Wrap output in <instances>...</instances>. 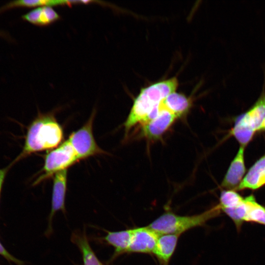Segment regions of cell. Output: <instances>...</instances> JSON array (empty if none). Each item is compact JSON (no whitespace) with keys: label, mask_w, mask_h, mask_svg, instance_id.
<instances>
[{"label":"cell","mask_w":265,"mask_h":265,"mask_svg":"<svg viewBox=\"0 0 265 265\" xmlns=\"http://www.w3.org/2000/svg\"><path fill=\"white\" fill-rule=\"evenodd\" d=\"M63 130L53 113H41L30 123L22 150L12 161L14 165L32 154L54 149L63 139Z\"/></svg>","instance_id":"obj_1"},{"label":"cell","mask_w":265,"mask_h":265,"mask_svg":"<svg viewBox=\"0 0 265 265\" xmlns=\"http://www.w3.org/2000/svg\"><path fill=\"white\" fill-rule=\"evenodd\" d=\"M179 85L176 77L162 80L142 88L134 98L129 114L124 123L125 137L135 126L142 124L151 112Z\"/></svg>","instance_id":"obj_2"},{"label":"cell","mask_w":265,"mask_h":265,"mask_svg":"<svg viewBox=\"0 0 265 265\" xmlns=\"http://www.w3.org/2000/svg\"><path fill=\"white\" fill-rule=\"evenodd\" d=\"M221 212L216 205L198 214L180 215L166 211L150 223L148 226L159 235L175 234L181 236L192 229L205 225L210 220Z\"/></svg>","instance_id":"obj_3"},{"label":"cell","mask_w":265,"mask_h":265,"mask_svg":"<svg viewBox=\"0 0 265 265\" xmlns=\"http://www.w3.org/2000/svg\"><path fill=\"white\" fill-rule=\"evenodd\" d=\"M79 160L76 151L67 139L46 155L41 170L43 173L35 181L33 185L53 176L59 171L67 169Z\"/></svg>","instance_id":"obj_4"},{"label":"cell","mask_w":265,"mask_h":265,"mask_svg":"<svg viewBox=\"0 0 265 265\" xmlns=\"http://www.w3.org/2000/svg\"><path fill=\"white\" fill-rule=\"evenodd\" d=\"M95 115L96 110L94 109L86 123L67 139L80 160L106 153L98 146L93 135V123Z\"/></svg>","instance_id":"obj_5"},{"label":"cell","mask_w":265,"mask_h":265,"mask_svg":"<svg viewBox=\"0 0 265 265\" xmlns=\"http://www.w3.org/2000/svg\"><path fill=\"white\" fill-rule=\"evenodd\" d=\"M161 102L162 109L154 119L141 125L140 134L150 140H158L171 127L176 119L175 114L166 109Z\"/></svg>","instance_id":"obj_6"},{"label":"cell","mask_w":265,"mask_h":265,"mask_svg":"<svg viewBox=\"0 0 265 265\" xmlns=\"http://www.w3.org/2000/svg\"><path fill=\"white\" fill-rule=\"evenodd\" d=\"M67 183V169L59 171L53 175L51 210L49 216L46 236L53 231L52 222L55 213L58 211L66 212L65 200Z\"/></svg>","instance_id":"obj_7"},{"label":"cell","mask_w":265,"mask_h":265,"mask_svg":"<svg viewBox=\"0 0 265 265\" xmlns=\"http://www.w3.org/2000/svg\"><path fill=\"white\" fill-rule=\"evenodd\" d=\"M133 229L132 241L127 253L153 254L159 234L148 226Z\"/></svg>","instance_id":"obj_8"},{"label":"cell","mask_w":265,"mask_h":265,"mask_svg":"<svg viewBox=\"0 0 265 265\" xmlns=\"http://www.w3.org/2000/svg\"><path fill=\"white\" fill-rule=\"evenodd\" d=\"M263 90L253 105L245 112L239 115L235 121L251 129L255 132L265 119V89Z\"/></svg>","instance_id":"obj_9"},{"label":"cell","mask_w":265,"mask_h":265,"mask_svg":"<svg viewBox=\"0 0 265 265\" xmlns=\"http://www.w3.org/2000/svg\"><path fill=\"white\" fill-rule=\"evenodd\" d=\"M244 151V147L240 146L223 179L222 187L234 189L241 182L245 173Z\"/></svg>","instance_id":"obj_10"},{"label":"cell","mask_w":265,"mask_h":265,"mask_svg":"<svg viewBox=\"0 0 265 265\" xmlns=\"http://www.w3.org/2000/svg\"><path fill=\"white\" fill-rule=\"evenodd\" d=\"M265 185V154L251 167L236 190L257 189Z\"/></svg>","instance_id":"obj_11"},{"label":"cell","mask_w":265,"mask_h":265,"mask_svg":"<svg viewBox=\"0 0 265 265\" xmlns=\"http://www.w3.org/2000/svg\"><path fill=\"white\" fill-rule=\"evenodd\" d=\"M180 237L175 234L159 235L153 254L162 265H168L175 251Z\"/></svg>","instance_id":"obj_12"},{"label":"cell","mask_w":265,"mask_h":265,"mask_svg":"<svg viewBox=\"0 0 265 265\" xmlns=\"http://www.w3.org/2000/svg\"><path fill=\"white\" fill-rule=\"evenodd\" d=\"M23 20L38 26H46L58 20L60 15L51 6H40L34 8L22 15Z\"/></svg>","instance_id":"obj_13"},{"label":"cell","mask_w":265,"mask_h":265,"mask_svg":"<svg viewBox=\"0 0 265 265\" xmlns=\"http://www.w3.org/2000/svg\"><path fill=\"white\" fill-rule=\"evenodd\" d=\"M133 229L111 232L106 231V235L103 238L106 243L114 248L113 257L127 253L130 245Z\"/></svg>","instance_id":"obj_14"},{"label":"cell","mask_w":265,"mask_h":265,"mask_svg":"<svg viewBox=\"0 0 265 265\" xmlns=\"http://www.w3.org/2000/svg\"><path fill=\"white\" fill-rule=\"evenodd\" d=\"M162 102L165 107L178 118L186 115L191 106L190 99L176 91L169 94Z\"/></svg>","instance_id":"obj_15"},{"label":"cell","mask_w":265,"mask_h":265,"mask_svg":"<svg viewBox=\"0 0 265 265\" xmlns=\"http://www.w3.org/2000/svg\"><path fill=\"white\" fill-rule=\"evenodd\" d=\"M71 240L81 253L83 265H103L91 248L85 231L73 233Z\"/></svg>","instance_id":"obj_16"},{"label":"cell","mask_w":265,"mask_h":265,"mask_svg":"<svg viewBox=\"0 0 265 265\" xmlns=\"http://www.w3.org/2000/svg\"><path fill=\"white\" fill-rule=\"evenodd\" d=\"M244 222H253L265 226V207L258 203L253 195L244 198Z\"/></svg>","instance_id":"obj_17"},{"label":"cell","mask_w":265,"mask_h":265,"mask_svg":"<svg viewBox=\"0 0 265 265\" xmlns=\"http://www.w3.org/2000/svg\"><path fill=\"white\" fill-rule=\"evenodd\" d=\"M244 198L234 189H226L221 191L219 197V202L217 204L222 210L225 209L232 208L241 204Z\"/></svg>","instance_id":"obj_18"},{"label":"cell","mask_w":265,"mask_h":265,"mask_svg":"<svg viewBox=\"0 0 265 265\" xmlns=\"http://www.w3.org/2000/svg\"><path fill=\"white\" fill-rule=\"evenodd\" d=\"M0 255L9 261L13 262L18 265H23L22 262L11 255L0 242Z\"/></svg>","instance_id":"obj_19"},{"label":"cell","mask_w":265,"mask_h":265,"mask_svg":"<svg viewBox=\"0 0 265 265\" xmlns=\"http://www.w3.org/2000/svg\"><path fill=\"white\" fill-rule=\"evenodd\" d=\"M13 164L11 162L7 166L0 169V198L1 195V193L2 191V186L4 180L5 179L7 174L8 173L9 170L13 166Z\"/></svg>","instance_id":"obj_20"},{"label":"cell","mask_w":265,"mask_h":265,"mask_svg":"<svg viewBox=\"0 0 265 265\" xmlns=\"http://www.w3.org/2000/svg\"><path fill=\"white\" fill-rule=\"evenodd\" d=\"M259 131H265V119L261 124Z\"/></svg>","instance_id":"obj_21"},{"label":"cell","mask_w":265,"mask_h":265,"mask_svg":"<svg viewBox=\"0 0 265 265\" xmlns=\"http://www.w3.org/2000/svg\"><path fill=\"white\" fill-rule=\"evenodd\" d=\"M0 34L1 35V33L0 32Z\"/></svg>","instance_id":"obj_22"}]
</instances>
